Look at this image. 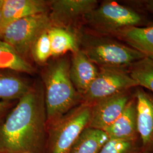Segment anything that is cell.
I'll return each instance as SVG.
<instances>
[{"label": "cell", "instance_id": "obj_23", "mask_svg": "<svg viewBox=\"0 0 153 153\" xmlns=\"http://www.w3.org/2000/svg\"><path fill=\"white\" fill-rule=\"evenodd\" d=\"M143 5L145 9L153 15V0L144 1Z\"/></svg>", "mask_w": 153, "mask_h": 153}, {"label": "cell", "instance_id": "obj_2", "mask_svg": "<svg viewBox=\"0 0 153 153\" xmlns=\"http://www.w3.org/2000/svg\"><path fill=\"white\" fill-rule=\"evenodd\" d=\"M69 69L68 60L61 59L45 73L44 100L47 126L81 103V97L71 82Z\"/></svg>", "mask_w": 153, "mask_h": 153}, {"label": "cell", "instance_id": "obj_9", "mask_svg": "<svg viewBox=\"0 0 153 153\" xmlns=\"http://www.w3.org/2000/svg\"><path fill=\"white\" fill-rule=\"evenodd\" d=\"M137 105V129L143 153H153V94L137 88L134 94Z\"/></svg>", "mask_w": 153, "mask_h": 153}, {"label": "cell", "instance_id": "obj_11", "mask_svg": "<svg viewBox=\"0 0 153 153\" xmlns=\"http://www.w3.org/2000/svg\"><path fill=\"white\" fill-rule=\"evenodd\" d=\"M99 69L81 49L73 53L69 75L76 91L82 97L98 74Z\"/></svg>", "mask_w": 153, "mask_h": 153}, {"label": "cell", "instance_id": "obj_7", "mask_svg": "<svg viewBox=\"0 0 153 153\" xmlns=\"http://www.w3.org/2000/svg\"><path fill=\"white\" fill-rule=\"evenodd\" d=\"M124 68H99L98 75L81 97V103L93 104L103 99L137 88Z\"/></svg>", "mask_w": 153, "mask_h": 153}, {"label": "cell", "instance_id": "obj_6", "mask_svg": "<svg viewBox=\"0 0 153 153\" xmlns=\"http://www.w3.org/2000/svg\"><path fill=\"white\" fill-rule=\"evenodd\" d=\"M47 13L27 16L12 22L0 31V40L10 45L23 59L37 39L52 27Z\"/></svg>", "mask_w": 153, "mask_h": 153}, {"label": "cell", "instance_id": "obj_15", "mask_svg": "<svg viewBox=\"0 0 153 153\" xmlns=\"http://www.w3.org/2000/svg\"><path fill=\"white\" fill-rule=\"evenodd\" d=\"M109 139L103 130L88 126L76 139L70 153H99Z\"/></svg>", "mask_w": 153, "mask_h": 153}, {"label": "cell", "instance_id": "obj_21", "mask_svg": "<svg viewBox=\"0 0 153 153\" xmlns=\"http://www.w3.org/2000/svg\"><path fill=\"white\" fill-rule=\"evenodd\" d=\"M48 31L44 32L37 39L31 49L33 59L38 63H44L52 56Z\"/></svg>", "mask_w": 153, "mask_h": 153}, {"label": "cell", "instance_id": "obj_5", "mask_svg": "<svg viewBox=\"0 0 153 153\" xmlns=\"http://www.w3.org/2000/svg\"><path fill=\"white\" fill-rule=\"evenodd\" d=\"M85 18L94 30L111 36L126 28L148 25L140 13L115 1H103Z\"/></svg>", "mask_w": 153, "mask_h": 153}, {"label": "cell", "instance_id": "obj_10", "mask_svg": "<svg viewBox=\"0 0 153 153\" xmlns=\"http://www.w3.org/2000/svg\"><path fill=\"white\" fill-rule=\"evenodd\" d=\"M104 131L109 139L140 140L137 129L136 100L134 96L129 100L120 116Z\"/></svg>", "mask_w": 153, "mask_h": 153}, {"label": "cell", "instance_id": "obj_18", "mask_svg": "<svg viewBox=\"0 0 153 153\" xmlns=\"http://www.w3.org/2000/svg\"><path fill=\"white\" fill-rule=\"evenodd\" d=\"M0 70L31 73L33 68L10 45L0 40Z\"/></svg>", "mask_w": 153, "mask_h": 153}, {"label": "cell", "instance_id": "obj_13", "mask_svg": "<svg viewBox=\"0 0 153 153\" xmlns=\"http://www.w3.org/2000/svg\"><path fill=\"white\" fill-rule=\"evenodd\" d=\"M47 7L43 0H4L0 31L18 19L47 13Z\"/></svg>", "mask_w": 153, "mask_h": 153}, {"label": "cell", "instance_id": "obj_19", "mask_svg": "<svg viewBox=\"0 0 153 153\" xmlns=\"http://www.w3.org/2000/svg\"><path fill=\"white\" fill-rule=\"evenodd\" d=\"M128 71L138 87L145 88L153 94V60L144 57L129 66Z\"/></svg>", "mask_w": 153, "mask_h": 153}, {"label": "cell", "instance_id": "obj_16", "mask_svg": "<svg viewBox=\"0 0 153 153\" xmlns=\"http://www.w3.org/2000/svg\"><path fill=\"white\" fill-rule=\"evenodd\" d=\"M27 83L10 72L0 71V100H19L30 90Z\"/></svg>", "mask_w": 153, "mask_h": 153}, {"label": "cell", "instance_id": "obj_14", "mask_svg": "<svg viewBox=\"0 0 153 153\" xmlns=\"http://www.w3.org/2000/svg\"><path fill=\"white\" fill-rule=\"evenodd\" d=\"M120 41L153 60V23L125 28L114 36Z\"/></svg>", "mask_w": 153, "mask_h": 153}, {"label": "cell", "instance_id": "obj_3", "mask_svg": "<svg viewBox=\"0 0 153 153\" xmlns=\"http://www.w3.org/2000/svg\"><path fill=\"white\" fill-rule=\"evenodd\" d=\"M91 105L81 103L47 126L46 153H70L82 131L88 127Z\"/></svg>", "mask_w": 153, "mask_h": 153}, {"label": "cell", "instance_id": "obj_12", "mask_svg": "<svg viewBox=\"0 0 153 153\" xmlns=\"http://www.w3.org/2000/svg\"><path fill=\"white\" fill-rule=\"evenodd\" d=\"M98 5L96 0H54L50 2L52 22L67 23L85 16Z\"/></svg>", "mask_w": 153, "mask_h": 153}, {"label": "cell", "instance_id": "obj_24", "mask_svg": "<svg viewBox=\"0 0 153 153\" xmlns=\"http://www.w3.org/2000/svg\"><path fill=\"white\" fill-rule=\"evenodd\" d=\"M4 0H0V26L2 22V6H3Z\"/></svg>", "mask_w": 153, "mask_h": 153}, {"label": "cell", "instance_id": "obj_20", "mask_svg": "<svg viewBox=\"0 0 153 153\" xmlns=\"http://www.w3.org/2000/svg\"><path fill=\"white\" fill-rule=\"evenodd\" d=\"M99 153H143L141 142L109 139Z\"/></svg>", "mask_w": 153, "mask_h": 153}, {"label": "cell", "instance_id": "obj_4", "mask_svg": "<svg viewBox=\"0 0 153 153\" xmlns=\"http://www.w3.org/2000/svg\"><path fill=\"white\" fill-rule=\"evenodd\" d=\"M82 44L81 49L99 68L126 69L144 57L129 45L108 36H85Z\"/></svg>", "mask_w": 153, "mask_h": 153}, {"label": "cell", "instance_id": "obj_25", "mask_svg": "<svg viewBox=\"0 0 153 153\" xmlns=\"http://www.w3.org/2000/svg\"></svg>", "mask_w": 153, "mask_h": 153}, {"label": "cell", "instance_id": "obj_1", "mask_svg": "<svg viewBox=\"0 0 153 153\" xmlns=\"http://www.w3.org/2000/svg\"><path fill=\"white\" fill-rule=\"evenodd\" d=\"M0 126V153H43L47 115L42 89L30 88Z\"/></svg>", "mask_w": 153, "mask_h": 153}, {"label": "cell", "instance_id": "obj_22", "mask_svg": "<svg viewBox=\"0 0 153 153\" xmlns=\"http://www.w3.org/2000/svg\"><path fill=\"white\" fill-rule=\"evenodd\" d=\"M12 104L10 101L0 100V126L5 120L6 116H7V112L11 108Z\"/></svg>", "mask_w": 153, "mask_h": 153}, {"label": "cell", "instance_id": "obj_17", "mask_svg": "<svg viewBox=\"0 0 153 153\" xmlns=\"http://www.w3.org/2000/svg\"><path fill=\"white\" fill-rule=\"evenodd\" d=\"M52 56L63 55L71 51L73 53L78 51V40L75 35L65 29L59 27H52L48 31Z\"/></svg>", "mask_w": 153, "mask_h": 153}, {"label": "cell", "instance_id": "obj_8", "mask_svg": "<svg viewBox=\"0 0 153 153\" xmlns=\"http://www.w3.org/2000/svg\"><path fill=\"white\" fill-rule=\"evenodd\" d=\"M132 96L130 91L117 94L91 104L88 127L104 131L122 114Z\"/></svg>", "mask_w": 153, "mask_h": 153}]
</instances>
